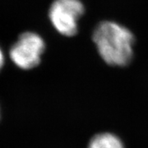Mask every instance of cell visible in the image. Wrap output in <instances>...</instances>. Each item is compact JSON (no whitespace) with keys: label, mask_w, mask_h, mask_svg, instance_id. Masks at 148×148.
Here are the masks:
<instances>
[{"label":"cell","mask_w":148,"mask_h":148,"mask_svg":"<svg viewBox=\"0 0 148 148\" xmlns=\"http://www.w3.org/2000/svg\"><path fill=\"white\" fill-rule=\"evenodd\" d=\"M3 64H4V55H3V51L0 49V69H2V67L3 66Z\"/></svg>","instance_id":"cell-5"},{"label":"cell","mask_w":148,"mask_h":148,"mask_svg":"<svg viewBox=\"0 0 148 148\" xmlns=\"http://www.w3.org/2000/svg\"><path fill=\"white\" fill-rule=\"evenodd\" d=\"M93 42L99 55L112 67H126L133 57L135 38L126 27L114 21H101L93 32Z\"/></svg>","instance_id":"cell-1"},{"label":"cell","mask_w":148,"mask_h":148,"mask_svg":"<svg viewBox=\"0 0 148 148\" xmlns=\"http://www.w3.org/2000/svg\"><path fill=\"white\" fill-rule=\"evenodd\" d=\"M84 12V5L80 0H54L49 11V17L58 33L73 36Z\"/></svg>","instance_id":"cell-2"},{"label":"cell","mask_w":148,"mask_h":148,"mask_svg":"<svg viewBox=\"0 0 148 148\" xmlns=\"http://www.w3.org/2000/svg\"><path fill=\"white\" fill-rule=\"evenodd\" d=\"M87 148H125V146L116 134L102 132L96 133L90 138Z\"/></svg>","instance_id":"cell-4"},{"label":"cell","mask_w":148,"mask_h":148,"mask_svg":"<svg viewBox=\"0 0 148 148\" xmlns=\"http://www.w3.org/2000/svg\"><path fill=\"white\" fill-rule=\"evenodd\" d=\"M45 44L40 36L35 32H24L11 48L12 61L21 69H31L40 63Z\"/></svg>","instance_id":"cell-3"}]
</instances>
